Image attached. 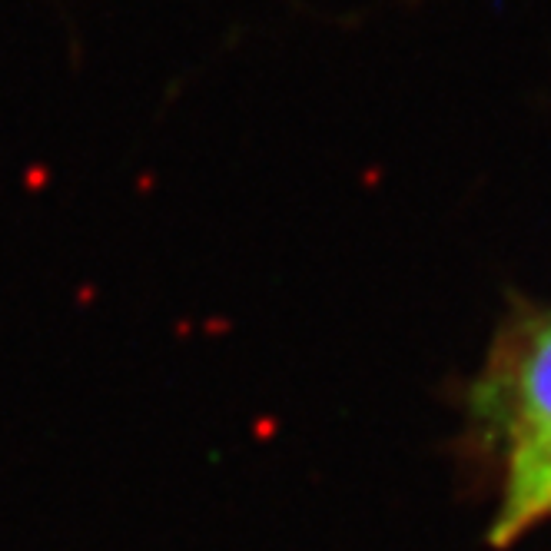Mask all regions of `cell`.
<instances>
[{
  "label": "cell",
  "instance_id": "6da1fadb",
  "mask_svg": "<svg viewBox=\"0 0 551 551\" xmlns=\"http://www.w3.org/2000/svg\"><path fill=\"white\" fill-rule=\"evenodd\" d=\"M465 429L495 478L492 545L551 518V306L512 299L465 389Z\"/></svg>",
  "mask_w": 551,
  "mask_h": 551
}]
</instances>
